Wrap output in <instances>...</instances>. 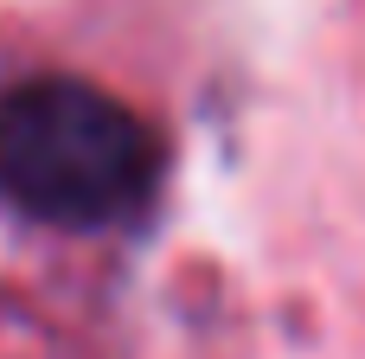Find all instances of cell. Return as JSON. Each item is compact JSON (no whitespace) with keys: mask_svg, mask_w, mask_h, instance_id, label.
Masks as SVG:
<instances>
[{"mask_svg":"<svg viewBox=\"0 0 365 359\" xmlns=\"http://www.w3.org/2000/svg\"><path fill=\"white\" fill-rule=\"evenodd\" d=\"M167 173L160 128L90 77H26L0 90V199L51 231L135 225Z\"/></svg>","mask_w":365,"mask_h":359,"instance_id":"cell-1","label":"cell"}]
</instances>
